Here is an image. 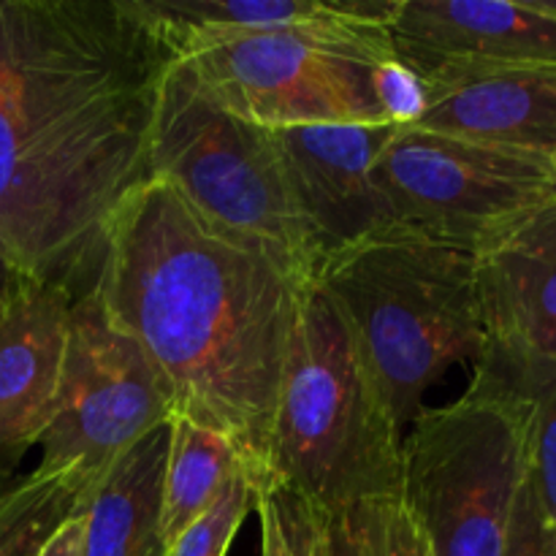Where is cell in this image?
Instances as JSON below:
<instances>
[{
  "label": "cell",
  "instance_id": "obj_1",
  "mask_svg": "<svg viewBox=\"0 0 556 556\" xmlns=\"http://www.w3.org/2000/svg\"><path fill=\"white\" fill-rule=\"evenodd\" d=\"M166 58L123 0H25L0 79V242L30 280L79 299L147 172Z\"/></svg>",
  "mask_w": 556,
  "mask_h": 556
},
{
  "label": "cell",
  "instance_id": "obj_2",
  "mask_svg": "<svg viewBox=\"0 0 556 556\" xmlns=\"http://www.w3.org/2000/svg\"><path fill=\"white\" fill-rule=\"evenodd\" d=\"M304 286L280 255L150 177L109 223L90 288L147 353L174 416L231 440L258 497Z\"/></svg>",
  "mask_w": 556,
  "mask_h": 556
},
{
  "label": "cell",
  "instance_id": "obj_3",
  "mask_svg": "<svg viewBox=\"0 0 556 556\" xmlns=\"http://www.w3.org/2000/svg\"><path fill=\"white\" fill-rule=\"evenodd\" d=\"M320 288L345 318L396 427L421 416L424 394L454 364L483 356L476 255L391 223L320 261Z\"/></svg>",
  "mask_w": 556,
  "mask_h": 556
},
{
  "label": "cell",
  "instance_id": "obj_4",
  "mask_svg": "<svg viewBox=\"0 0 556 556\" xmlns=\"http://www.w3.org/2000/svg\"><path fill=\"white\" fill-rule=\"evenodd\" d=\"M400 462L402 429L345 318L318 282H307L271 424L269 489H291L340 516L400 497Z\"/></svg>",
  "mask_w": 556,
  "mask_h": 556
},
{
  "label": "cell",
  "instance_id": "obj_5",
  "mask_svg": "<svg viewBox=\"0 0 556 556\" xmlns=\"http://www.w3.org/2000/svg\"><path fill=\"white\" fill-rule=\"evenodd\" d=\"M147 172L217 226L280 255L304 282L318 277L324 253L293 199L277 134L217 106L182 63L157 79Z\"/></svg>",
  "mask_w": 556,
  "mask_h": 556
},
{
  "label": "cell",
  "instance_id": "obj_6",
  "mask_svg": "<svg viewBox=\"0 0 556 556\" xmlns=\"http://www.w3.org/2000/svg\"><path fill=\"white\" fill-rule=\"evenodd\" d=\"M394 3L364 0L353 16L231 38L177 63L217 106L261 128L386 125L375 76L394 60Z\"/></svg>",
  "mask_w": 556,
  "mask_h": 556
},
{
  "label": "cell",
  "instance_id": "obj_7",
  "mask_svg": "<svg viewBox=\"0 0 556 556\" xmlns=\"http://www.w3.org/2000/svg\"><path fill=\"white\" fill-rule=\"evenodd\" d=\"M532 402L472 375L456 402L424 407L402 438L400 503L434 556H503L527 478Z\"/></svg>",
  "mask_w": 556,
  "mask_h": 556
},
{
  "label": "cell",
  "instance_id": "obj_8",
  "mask_svg": "<svg viewBox=\"0 0 556 556\" xmlns=\"http://www.w3.org/2000/svg\"><path fill=\"white\" fill-rule=\"evenodd\" d=\"M394 223L476 255L554 201L548 157L400 125L372 166Z\"/></svg>",
  "mask_w": 556,
  "mask_h": 556
},
{
  "label": "cell",
  "instance_id": "obj_9",
  "mask_svg": "<svg viewBox=\"0 0 556 556\" xmlns=\"http://www.w3.org/2000/svg\"><path fill=\"white\" fill-rule=\"evenodd\" d=\"M174 416L172 396L139 342L92 291L71 304L63 375L36 470L68 476L81 492Z\"/></svg>",
  "mask_w": 556,
  "mask_h": 556
},
{
  "label": "cell",
  "instance_id": "obj_10",
  "mask_svg": "<svg viewBox=\"0 0 556 556\" xmlns=\"http://www.w3.org/2000/svg\"><path fill=\"white\" fill-rule=\"evenodd\" d=\"M483 345L476 375L532 400L556 378V201L476 253Z\"/></svg>",
  "mask_w": 556,
  "mask_h": 556
},
{
  "label": "cell",
  "instance_id": "obj_11",
  "mask_svg": "<svg viewBox=\"0 0 556 556\" xmlns=\"http://www.w3.org/2000/svg\"><path fill=\"white\" fill-rule=\"evenodd\" d=\"M396 63L427 79L481 65H556V0H396Z\"/></svg>",
  "mask_w": 556,
  "mask_h": 556
},
{
  "label": "cell",
  "instance_id": "obj_12",
  "mask_svg": "<svg viewBox=\"0 0 556 556\" xmlns=\"http://www.w3.org/2000/svg\"><path fill=\"white\" fill-rule=\"evenodd\" d=\"M396 128L386 123L275 130L293 199L324 255L394 223L372 182V166Z\"/></svg>",
  "mask_w": 556,
  "mask_h": 556
},
{
  "label": "cell",
  "instance_id": "obj_13",
  "mask_svg": "<svg viewBox=\"0 0 556 556\" xmlns=\"http://www.w3.org/2000/svg\"><path fill=\"white\" fill-rule=\"evenodd\" d=\"M416 128L548 157L556 147V65H481L421 79Z\"/></svg>",
  "mask_w": 556,
  "mask_h": 556
},
{
  "label": "cell",
  "instance_id": "obj_14",
  "mask_svg": "<svg viewBox=\"0 0 556 556\" xmlns=\"http://www.w3.org/2000/svg\"><path fill=\"white\" fill-rule=\"evenodd\" d=\"M74 296L47 282H25L0 313V478L41 443L63 375Z\"/></svg>",
  "mask_w": 556,
  "mask_h": 556
},
{
  "label": "cell",
  "instance_id": "obj_15",
  "mask_svg": "<svg viewBox=\"0 0 556 556\" xmlns=\"http://www.w3.org/2000/svg\"><path fill=\"white\" fill-rule=\"evenodd\" d=\"M166 63L231 38L353 16L364 0H123Z\"/></svg>",
  "mask_w": 556,
  "mask_h": 556
},
{
  "label": "cell",
  "instance_id": "obj_16",
  "mask_svg": "<svg viewBox=\"0 0 556 556\" xmlns=\"http://www.w3.org/2000/svg\"><path fill=\"white\" fill-rule=\"evenodd\" d=\"M168 424L125 451L79 500L85 510L81 556H166L161 535V483Z\"/></svg>",
  "mask_w": 556,
  "mask_h": 556
},
{
  "label": "cell",
  "instance_id": "obj_17",
  "mask_svg": "<svg viewBox=\"0 0 556 556\" xmlns=\"http://www.w3.org/2000/svg\"><path fill=\"white\" fill-rule=\"evenodd\" d=\"M237 472H244V465L231 440L185 416L168 418L161 483V535L166 548L215 505Z\"/></svg>",
  "mask_w": 556,
  "mask_h": 556
},
{
  "label": "cell",
  "instance_id": "obj_18",
  "mask_svg": "<svg viewBox=\"0 0 556 556\" xmlns=\"http://www.w3.org/2000/svg\"><path fill=\"white\" fill-rule=\"evenodd\" d=\"M85 497L68 476H30L0 486V556H38Z\"/></svg>",
  "mask_w": 556,
  "mask_h": 556
},
{
  "label": "cell",
  "instance_id": "obj_19",
  "mask_svg": "<svg viewBox=\"0 0 556 556\" xmlns=\"http://www.w3.org/2000/svg\"><path fill=\"white\" fill-rule=\"evenodd\" d=\"M258 508V494L244 472H237L210 510L168 546L166 556H226L233 535L250 510Z\"/></svg>",
  "mask_w": 556,
  "mask_h": 556
},
{
  "label": "cell",
  "instance_id": "obj_20",
  "mask_svg": "<svg viewBox=\"0 0 556 556\" xmlns=\"http://www.w3.org/2000/svg\"><path fill=\"white\" fill-rule=\"evenodd\" d=\"M271 516L280 556H331L329 514L291 489L271 486L258 497Z\"/></svg>",
  "mask_w": 556,
  "mask_h": 556
},
{
  "label": "cell",
  "instance_id": "obj_21",
  "mask_svg": "<svg viewBox=\"0 0 556 556\" xmlns=\"http://www.w3.org/2000/svg\"><path fill=\"white\" fill-rule=\"evenodd\" d=\"M367 556H434L421 527L413 521L400 497H386L348 510Z\"/></svg>",
  "mask_w": 556,
  "mask_h": 556
},
{
  "label": "cell",
  "instance_id": "obj_22",
  "mask_svg": "<svg viewBox=\"0 0 556 556\" xmlns=\"http://www.w3.org/2000/svg\"><path fill=\"white\" fill-rule=\"evenodd\" d=\"M527 432V481L556 527V378L532 396Z\"/></svg>",
  "mask_w": 556,
  "mask_h": 556
},
{
  "label": "cell",
  "instance_id": "obj_23",
  "mask_svg": "<svg viewBox=\"0 0 556 556\" xmlns=\"http://www.w3.org/2000/svg\"><path fill=\"white\" fill-rule=\"evenodd\" d=\"M503 556H556V527L546 519L527 478L516 497Z\"/></svg>",
  "mask_w": 556,
  "mask_h": 556
},
{
  "label": "cell",
  "instance_id": "obj_24",
  "mask_svg": "<svg viewBox=\"0 0 556 556\" xmlns=\"http://www.w3.org/2000/svg\"><path fill=\"white\" fill-rule=\"evenodd\" d=\"M375 90H378V101L383 106L386 117L394 125H410L416 123L418 114L424 109V85L413 71L405 65L389 60L378 68L375 76Z\"/></svg>",
  "mask_w": 556,
  "mask_h": 556
},
{
  "label": "cell",
  "instance_id": "obj_25",
  "mask_svg": "<svg viewBox=\"0 0 556 556\" xmlns=\"http://www.w3.org/2000/svg\"><path fill=\"white\" fill-rule=\"evenodd\" d=\"M25 22V0H0V79L14 60Z\"/></svg>",
  "mask_w": 556,
  "mask_h": 556
},
{
  "label": "cell",
  "instance_id": "obj_26",
  "mask_svg": "<svg viewBox=\"0 0 556 556\" xmlns=\"http://www.w3.org/2000/svg\"><path fill=\"white\" fill-rule=\"evenodd\" d=\"M85 548V510L76 505L74 514L49 535L38 556H81Z\"/></svg>",
  "mask_w": 556,
  "mask_h": 556
},
{
  "label": "cell",
  "instance_id": "obj_27",
  "mask_svg": "<svg viewBox=\"0 0 556 556\" xmlns=\"http://www.w3.org/2000/svg\"><path fill=\"white\" fill-rule=\"evenodd\" d=\"M329 548L331 556H367V548L348 514L329 516Z\"/></svg>",
  "mask_w": 556,
  "mask_h": 556
},
{
  "label": "cell",
  "instance_id": "obj_28",
  "mask_svg": "<svg viewBox=\"0 0 556 556\" xmlns=\"http://www.w3.org/2000/svg\"><path fill=\"white\" fill-rule=\"evenodd\" d=\"M25 282H30V277L20 269L14 255H11L9 250H5V244L0 242V313H3L5 304L22 291Z\"/></svg>",
  "mask_w": 556,
  "mask_h": 556
},
{
  "label": "cell",
  "instance_id": "obj_29",
  "mask_svg": "<svg viewBox=\"0 0 556 556\" xmlns=\"http://www.w3.org/2000/svg\"><path fill=\"white\" fill-rule=\"evenodd\" d=\"M258 519H261V556H280L277 552V535L275 525H271V516L264 505H258Z\"/></svg>",
  "mask_w": 556,
  "mask_h": 556
},
{
  "label": "cell",
  "instance_id": "obj_30",
  "mask_svg": "<svg viewBox=\"0 0 556 556\" xmlns=\"http://www.w3.org/2000/svg\"><path fill=\"white\" fill-rule=\"evenodd\" d=\"M548 172H552V188H554V201H556V147L552 155H548Z\"/></svg>",
  "mask_w": 556,
  "mask_h": 556
}]
</instances>
